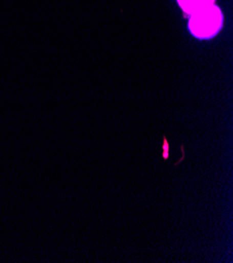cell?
<instances>
[{"mask_svg":"<svg viewBox=\"0 0 233 263\" xmlns=\"http://www.w3.org/2000/svg\"><path fill=\"white\" fill-rule=\"evenodd\" d=\"M222 25L223 14L215 4L199 9L189 15L188 28L192 34L200 39L214 37L221 30Z\"/></svg>","mask_w":233,"mask_h":263,"instance_id":"cell-1","label":"cell"},{"mask_svg":"<svg viewBox=\"0 0 233 263\" xmlns=\"http://www.w3.org/2000/svg\"><path fill=\"white\" fill-rule=\"evenodd\" d=\"M177 2L185 14L190 15L199 9L214 5L216 0H177Z\"/></svg>","mask_w":233,"mask_h":263,"instance_id":"cell-2","label":"cell"}]
</instances>
